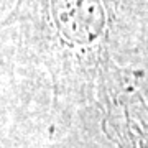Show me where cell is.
<instances>
[{"label": "cell", "instance_id": "cell-1", "mask_svg": "<svg viewBox=\"0 0 148 148\" xmlns=\"http://www.w3.org/2000/svg\"><path fill=\"white\" fill-rule=\"evenodd\" d=\"M120 0H15L3 30L49 74L58 110L97 104L138 84L142 73L114 58V27Z\"/></svg>", "mask_w": 148, "mask_h": 148}, {"label": "cell", "instance_id": "cell-2", "mask_svg": "<svg viewBox=\"0 0 148 148\" xmlns=\"http://www.w3.org/2000/svg\"><path fill=\"white\" fill-rule=\"evenodd\" d=\"M101 127L117 148H148V104L132 86L102 107Z\"/></svg>", "mask_w": 148, "mask_h": 148}]
</instances>
